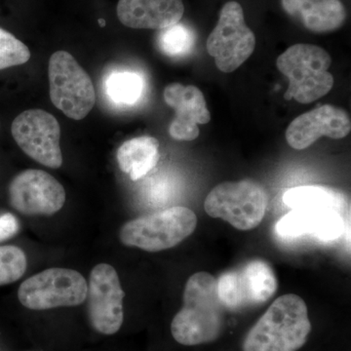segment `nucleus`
I'll return each mask as SVG.
<instances>
[{"label":"nucleus","mask_w":351,"mask_h":351,"mask_svg":"<svg viewBox=\"0 0 351 351\" xmlns=\"http://www.w3.org/2000/svg\"><path fill=\"white\" fill-rule=\"evenodd\" d=\"M225 309L217 279L208 272H196L186 281L184 304L171 323L173 338L188 346L216 341L223 332Z\"/></svg>","instance_id":"1"},{"label":"nucleus","mask_w":351,"mask_h":351,"mask_svg":"<svg viewBox=\"0 0 351 351\" xmlns=\"http://www.w3.org/2000/svg\"><path fill=\"white\" fill-rule=\"evenodd\" d=\"M311 331L306 302L298 295H281L246 335L243 351H297Z\"/></svg>","instance_id":"2"},{"label":"nucleus","mask_w":351,"mask_h":351,"mask_svg":"<svg viewBox=\"0 0 351 351\" xmlns=\"http://www.w3.org/2000/svg\"><path fill=\"white\" fill-rule=\"evenodd\" d=\"M332 64L326 50L313 44H295L276 60V66L289 80L284 98L311 104L322 98L334 86V76L328 69Z\"/></svg>","instance_id":"3"},{"label":"nucleus","mask_w":351,"mask_h":351,"mask_svg":"<svg viewBox=\"0 0 351 351\" xmlns=\"http://www.w3.org/2000/svg\"><path fill=\"white\" fill-rule=\"evenodd\" d=\"M197 217L186 207H171L127 221L119 239L128 247L156 253L174 248L195 232Z\"/></svg>","instance_id":"4"},{"label":"nucleus","mask_w":351,"mask_h":351,"mask_svg":"<svg viewBox=\"0 0 351 351\" xmlns=\"http://www.w3.org/2000/svg\"><path fill=\"white\" fill-rule=\"evenodd\" d=\"M267 207L265 189L249 180L221 182L208 193L204 203L210 217L223 219L239 230H251L260 226Z\"/></svg>","instance_id":"5"},{"label":"nucleus","mask_w":351,"mask_h":351,"mask_svg":"<svg viewBox=\"0 0 351 351\" xmlns=\"http://www.w3.org/2000/svg\"><path fill=\"white\" fill-rule=\"evenodd\" d=\"M48 76L53 105L69 119H85L96 103V92L75 57L66 51L55 52L49 60Z\"/></svg>","instance_id":"6"},{"label":"nucleus","mask_w":351,"mask_h":351,"mask_svg":"<svg viewBox=\"0 0 351 351\" xmlns=\"http://www.w3.org/2000/svg\"><path fill=\"white\" fill-rule=\"evenodd\" d=\"M87 281L76 270L52 267L21 284L18 299L32 311L77 306L86 301Z\"/></svg>","instance_id":"7"},{"label":"nucleus","mask_w":351,"mask_h":351,"mask_svg":"<svg viewBox=\"0 0 351 351\" xmlns=\"http://www.w3.org/2000/svg\"><path fill=\"white\" fill-rule=\"evenodd\" d=\"M255 47V34L245 23L243 8L239 2H226L218 24L208 36V54L214 58L219 71L230 73L251 57Z\"/></svg>","instance_id":"8"},{"label":"nucleus","mask_w":351,"mask_h":351,"mask_svg":"<svg viewBox=\"0 0 351 351\" xmlns=\"http://www.w3.org/2000/svg\"><path fill=\"white\" fill-rule=\"evenodd\" d=\"M11 132L14 140L27 156L52 169L61 167V128L49 112L43 110H25L14 119Z\"/></svg>","instance_id":"9"},{"label":"nucleus","mask_w":351,"mask_h":351,"mask_svg":"<svg viewBox=\"0 0 351 351\" xmlns=\"http://www.w3.org/2000/svg\"><path fill=\"white\" fill-rule=\"evenodd\" d=\"M125 297L119 274L112 265L99 263L90 274L87 284L88 316L92 327L103 335L119 331L124 320Z\"/></svg>","instance_id":"10"},{"label":"nucleus","mask_w":351,"mask_h":351,"mask_svg":"<svg viewBox=\"0 0 351 351\" xmlns=\"http://www.w3.org/2000/svg\"><path fill=\"white\" fill-rule=\"evenodd\" d=\"M8 193L11 206L25 216H51L66 202L64 186L43 170L23 171L9 184Z\"/></svg>","instance_id":"11"},{"label":"nucleus","mask_w":351,"mask_h":351,"mask_svg":"<svg viewBox=\"0 0 351 351\" xmlns=\"http://www.w3.org/2000/svg\"><path fill=\"white\" fill-rule=\"evenodd\" d=\"M351 130L350 115L343 108L324 105L300 115L286 130V140L291 147L302 151L320 137L343 138Z\"/></svg>","instance_id":"12"},{"label":"nucleus","mask_w":351,"mask_h":351,"mask_svg":"<svg viewBox=\"0 0 351 351\" xmlns=\"http://www.w3.org/2000/svg\"><path fill=\"white\" fill-rule=\"evenodd\" d=\"M164 100L176 112L169 127L170 136L175 140H195L199 136L198 124L211 120L204 95L193 85L171 83L164 89Z\"/></svg>","instance_id":"13"},{"label":"nucleus","mask_w":351,"mask_h":351,"mask_svg":"<svg viewBox=\"0 0 351 351\" xmlns=\"http://www.w3.org/2000/svg\"><path fill=\"white\" fill-rule=\"evenodd\" d=\"M276 230L283 239L311 237L332 241L345 232V221L341 214L334 210L292 209L277 221Z\"/></svg>","instance_id":"14"},{"label":"nucleus","mask_w":351,"mask_h":351,"mask_svg":"<svg viewBox=\"0 0 351 351\" xmlns=\"http://www.w3.org/2000/svg\"><path fill=\"white\" fill-rule=\"evenodd\" d=\"M117 12L125 27L161 31L180 23L184 6L182 0H119Z\"/></svg>","instance_id":"15"},{"label":"nucleus","mask_w":351,"mask_h":351,"mask_svg":"<svg viewBox=\"0 0 351 351\" xmlns=\"http://www.w3.org/2000/svg\"><path fill=\"white\" fill-rule=\"evenodd\" d=\"M284 11L308 31L326 34L339 29L346 21L341 0H281Z\"/></svg>","instance_id":"16"},{"label":"nucleus","mask_w":351,"mask_h":351,"mask_svg":"<svg viewBox=\"0 0 351 351\" xmlns=\"http://www.w3.org/2000/svg\"><path fill=\"white\" fill-rule=\"evenodd\" d=\"M159 158L158 141L151 136H141L126 141L117 151L119 168L132 181H138L151 172Z\"/></svg>","instance_id":"17"},{"label":"nucleus","mask_w":351,"mask_h":351,"mask_svg":"<svg viewBox=\"0 0 351 351\" xmlns=\"http://www.w3.org/2000/svg\"><path fill=\"white\" fill-rule=\"evenodd\" d=\"M283 201L291 209H329L341 214L348 206V200L341 191L323 186L288 189L284 193Z\"/></svg>","instance_id":"18"},{"label":"nucleus","mask_w":351,"mask_h":351,"mask_svg":"<svg viewBox=\"0 0 351 351\" xmlns=\"http://www.w3.org/2000/svg\"><path fill=\"white\" fill-rule=\"evenodd\" d=\"M247 304H262L276 295L278 282L269 263L253 260L240 269Z\"/></svg>","instance_id":"19"},{"label":"nucleus","mask_w":351,"mask_h":351,"mask_svg":"<svg viewBox=\"0 0 351 351\" xmlns=\"http://www.w3.org/2000/svg\"><path fill=\"white\" fill-rule=\"evenodd\" d=\"M105 90L112 103L133 106L144 94L145 80L134 71H113L106 78Z\"/></svg>","instance_id":"20"},{"label":"nucleus","mask_w":351,"mask_h":351,"mask_svg":"<svg viewBox=\"0 0 351 351\" xmlns=\"http://www.w3.org/2000/svg\"><path fill=\"white\" fill-rule=\"evenodd\" d=\"M159 49L169 57H182L189 54L195 45L193 32L186 25L178 24L161 29L158 39Z\"/></svg>","instance_id":"21"},{"label":"nucleus","mask_w":351,"mask_h":351,"mask_svg":"<svg viewBox=\"0 0 351 351\" xmlns=\"http://www.w3.org/2000/svg\"><path fill=\"white\" fill-rule=\"evenodd\" d=\"M219 300L230 311H239L248 306L240 269L228 270L217 279Z\"/></svg>","instance_id":"22"},{"label":"nucleus","mask_w":351,"mask_h":351,"mask_svg":"<svg viewBox=\"0 0 351 351\" xmlns=\"http://www.w3.org/2000/svg\"><path fill=\"white\" fill-rule=\"evenodd\" d=\"M27 265V256L19 247L0 246V286L19 280L24 276Z\"/></svg>","instance_id":"23"},{"label":"nucleus","mask_w":351,"mask_h":351,"mask_svg":"<svg viewBox=\"0 0 351 351\" xmlns=\"http://www.w3.org/2000/svg\"><path fill=\"white\" fill-rule=\"evenodd\" d=\"M29 59L27 46L10 32L0 29V69L24 64Z\"/></svg>","instance_id":"24"},{"label":"nucleus","mask_w":351,"mask_h":351,"mask_svg":"<svg viewBox=\"0 0 351 351\" xmlns=\"http://www.w3.org/2000/svg\"><path fill=\"white\" fill-rule=\"evenodd\" d=\"M19 230V221L10 213L0 216V241L10 239Z\"/></svg>","instance_id":"25"},{"label":"nucleus","mask_w":351,"mask_h":351,"mask_svg":"<svg viewBox=\"0 0 351 351\" xmlns=\"http://www.w3.org/2000/svg\"><path fill=\"white\" fill-rule=\"evenodd\" d=\"M99 23H100L101 27H105L106 25V21L103 19L99 20Z\"/></svg>","instance_id":"26"}]
</instances>
